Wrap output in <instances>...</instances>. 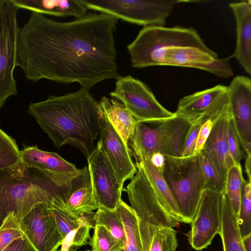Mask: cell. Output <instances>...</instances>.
<instances>
[{
  "label": "cell",
  "mask_w": 251,
  "mask_h": 251,
  "mask_svg": "<svg viewBox=\"0 0 251 251\" xmlns=\"http://www.w3.org/2000/svg\"><path fill=\"white\" fill-rule=\"evenodd\" d=\"M118 20L89 13L63 22L31 12L19 29L16 66L32 81L77 82L87 90L104 80L116 79L114 32Z\"/></svg>",
  "instance_id": "cell-1"
},
{
  "label": "cell",
  "mask_w": 251,
  "mask_h": 251,
  "mask_svg": "<svg viewBox=\"0 0 251 251\" xmlns=\"http://www.w3.org/2000/svg\"><path fill=\"white\" fill-rule=\"evenodd\" d=\"M58 148L70 145L87 158L99 135L101 114L89 90L81 88L60 96L31 103L27 111Z\"/></svg>",
  "instance_id": "cell-2"
},
{
  "label": "cell",
  "mask_w": 251,
  "mask_h": 251,
  "mask_svg": "<svg viewBox=\"0 0 251 251\" xmlns=\"http://www.w3.org/2000/svg\"><path fill=\"white\" fill-rule=\"evenodd\" d=\"M82 169L69 173L44 172L20 161L0 170V227L13 213L18 223L36 205L49 204L61 197L81 174Z\"/></svg>",
  "instance_id": "cell-3"
},
{
  "label": "cell",
  "mask_w": 251,
  "mask_h": 251,
  "mask_svg": "<svg viewBox=\"0 0 251 251\" xmlns=\"http://www.w3.org/2000/svg\"><path fill=\"white\" fill-rule=\"evenodd\" d=\"M192 123L176 116L147 122H137L134 134L128 142L135 160L149 158L155 152L181 157L185 141Z\"/></svg>",
  "instance_id": "cell-4"
},
{
  "label": "cell",
  "mask_w": 251,
  "mask_h": 251,
  "mask_svg": "<svg viewBox=\"0 0 251 251\" xmlns=\"http://www.w3.org/2000/svg\"><path fill=\"white\" fill-rule=\"evenodd\" d=\"M179 45H205L197 31L192 27L179 26L144 27L127 46L131 66L143 68L161 66L165 52Z\"/></svg>",
  "instance_id": "cell-5"
},
{
  "label": "cell",
  "mask_w": 251,
  "mask_h": 251,
  "mask_svg": "<svg viewBox=\"0 0 251 251\" xmlns=\"http://www.w3.org/2000/svg\"><path fill=\"white\" fill-rule=\"evenodd\" d=\"M165 156L162 175L180 214L190 224L204 191L199 154L188 157Z\"/></svg>",
  "instance_id": "cell-6"
},
{
  "label": "cell",
  "mask_w": 251,
  "mask_h": 251,
  "mask_svg": "<svg viewBox=\"0 0 251 251\" xmlns=\"http://www.w3.org/2000/svg\"><path fill=\"white\" fill-rule=\"evenodd\" d=\"M87 9L138 25L164 26L177 0H80Z\"/></svg>",
  "instance_id": "cell-7"
},
{
  "label": "cell",
  "mask_w": 251,
  "mask_h": 251,
  "mask_svg": "<svg viewBox=\"0 0 251 251\" xmlns=\"http://www.w3.org/2000/svg\"><path fill=\"white\" fill-rule=\"evenodd\" d=\"M135 165L137 173L123 188L130 207L143 222L172 228L177 226L179 222L169 212L141 163L136 162Z\"/></svg>",
  "instance_id": "cell-8"
},
{
  "label": "cell",
  "mask_w": 251,
  "mask_h": 251,
  "mask_svg": "<svg viewBox=\"0 0 251 251\" xmlns=\"http://www.w3.org/2000/svg\"><path fill=\"white\" fill-rule=\"evenodd\" d=\"M111 97L122 102L137 122H147L169 119L175 116L157 100L151 89L141 80L130 75L116 79Z\"/></svg>",
  "instance_id": "cell-9"
},
{
  "label": "cell",
  "mask_w": 251,
  "mask_h": 251,
  "mask_svg": "<svg viewBox=\"0 0 251 251\" xmlns=\"http://www.w3.org/2000/svg\"><path fill=\"white\" fill-rule=\"evenodd\" d=\"M19 10L11 0H5L0 19V109L8 98L17 94L14 71L20 29L17 20Z\"/></svg>",
  "instance_id": "cell-10"
},
{
  "label": "cell",
  "mask_w": 251,
  "mask_h": 251,
  "mask_svg": "<svg viewBox=\"0 0 251 251\" xmlns=\"http://www.w3.org/2000/svg\"><path fill=\"white\" fill-rule=\"evenodd\" d=\"M86 158L98 208L116 209L122 200L124 185L119 181L99 141Z\"/></svg>",
  "instance_id": "cell-11"
},
{
  "label": "cell",
  "mask_w": 251,
  "mask_h": 251,
  "mask_svg": "<svg viewBox=\"0 0 251 251\" xmlns=\"http://www.w3.org/2000/svg\"><path fill=\"white\" fill-rule=\"evenodd\" d=\"M222 194L207 189L202 192L196 213L190 223L191 228L186 234L195 250L206 249L216 235L220 234Z\"/></svg>",
  "instance_id": "cell-12"
},
{
  "label": "cell",
  "mask_w": 251,
  "mask_h": 251,
  "mask_svg": "<svg viewBox=\"0 0 251 251\" xmlns=\"http://www.w3.org/2000/svg\"><path fill=\"white\" fill-rule=\"evenodd\" d=\"M19 226L36 251H55L62 243L63 238L48 203L35 205L21 219Z\"/></svg>",
  "instance_id": "cell-13"
},
{
  "label": "cell",
  "mask_w": 251,
  "mask_h": 251,
  "mask_svg": "<svg viewBox=\"0 0 251 251\" xmlns=\"http://www.w3.org/2000/svg\"><path fill=\"white\" fill-rule=\"evenodd\" d=\"M229 109L227 86L217 85L182 98L175 114L191 123L198 119L216 121Z\"/></svg>",
  "instance_id": "cell-14"
},
{
  "label": "cell",
  "mask_w": 251,
  "mask_h": 251,
  "mask_svg": "<svg viewBox=\"0 0 251 251\" xmlns=\"http://www.w3.org/2000/svg\"><path fill=\"white\" fill-rule=\"evenodd\" d=\"M229 107L235 128L246 155H251V80L237 75L227 86Z\"/></svg>",
  "instance_id": "cell-15"
},
{
  "label": "cell",
  "mask_w": 251,
  "mask_h": 251,
  "mask_svg": "<svg viewBox=\"0 0 251 251\" xmlns=\"http://www.w3.org/2000/svg\"><path fill=\"white\" fill-rule=\"evenodd\" d=\"M100 140L104 152L122 184L137 172L129 149L101 112L100 120Z\"/></svg>",
  "instance_id": "cell-16"
},
{
  "label": "cell",
  "mask_w": 251,
  "mask_h": 251,
  "mask_svg": "<svg viewBox=\"0 0 251 251\" xmlns=\"http://www.w3.org/2000/svg\"><path fill=\"white\" fill-rule=\"evenodd\" d=\"M236 21V42L234 53L235 57L246 72L251 74V0H244L231 2Z\"/></svg>",
  "instance_id": "cell-17"
},
{
  "label": "cell",
  "mask_w": 251,
  "mask_h": 251,
  "mask_svg": "<svg viewBox=\"0 0 251 251\" xmlns=\"http://www.w3.org/2000/svg\"><path fill=\"white\" fill-rule=\"evenodd\" d=\"M231 116L229 107L214 122L202 150L213 158L225 179L228 169L234 165L229 154L227 139L228 121Z\"/></svg>",
  "instance_id": "cell-18"
},
{
  "label": "cell",
  "mask_w": 251,
  "mask_h": 251,
  "mask_svg": "<svg viewBox=\"0 0 251 251\" xmlns=\"http://www.w3.org/2000/svg\"><path fill=\"white\" fill-rule=\"evenodd\" d=\"M62 199L72 212L77 215L98 209L91 178L87 166L64 193Z\"/></svg>",
  "instance_id": "cell-19"
},
{
  "label": "cell",
  "mask_w": 251,
  "mask_h": 251,
  "mask_svg": "<svg viewBox=\"0 0 251 251\" xmlns=\"http://www.w3.org/2000/svg\"><path fill=\"white\" fill-rule=\"evenodd\" d=\"M20 9H25L42 15L81 18L87 8L80 0H11Z\"/></svg>",
  "instance_id": "cell-20"
},
{
  "label": "cell",
  "mask_w": 251,
  "mask_h": 251,
  "mask_svg": "<svg viewBox=\"0 0 251 251\" xmlns=\"http://www.w3.org/2000/svg\"><path fill=\"white\" fill-rule=\"evenodd\" d=\"M20 161L26 166L44 172L69 173L78 169L57 153L28 146L20 151Z\"/></svg>",
  "instance_id": "cell-21"
},
{
  "label": "cell",
  "mask_w": 251,
  "mask_h": 251,
  "mask_svg": "<svg viewBox=\"0 0 251 251\" xmlns=\"http://www.w3.org/2000/svg\"><path fill=\"white\" fill-rule=\"evenodd\" d=\"M100 109L127 145L132 137L136 120L119 101L102 97L99 102Z\"/></svg>",
  "instance_id": "cell-22"
},
{
  "label": "cell",
  "mask_w": 251,
  "mask_h": 251,
  "mask_svg": "<svg viewBox=\"0 0 251 251\" xmlns=\"http://www.w3.org/2000/svg\"><path fill=\"white\" fill-rule=\"evenodd\" d=\"M143 251H176L177 233L173 228L150 224L140 220Z\"/></svg>",
  "instance_id": "cell-23"
},
{
  "label": "cell",
  "mask_w": 251,
  "mask_h": 251,
  "mask_svg": "<svg viewBox=\"0 0 251 251\" xmlns=\"http://www.w3.org/2000/svg\"><path fill=\"white\" fill-rule=\"evenodd\" d=\"M219 235L223 251H246L238 225L237 217L225 192L222 195L221 227Z\"/></svg>",
  "instance_id": "cell-24"
},
{
  "label": "cell",
  "mask_w": 251,
  "mask_h": 251,
  "mask_svg": "<svg viewBox=\"0 0 251 251\" xmlns=\"http://www.w3.org/2000/svg\"><path fill=\"white\" fill-rule=\"evenodd\" d=\"M135 160L141 163L147 176L170 213L179 223L187 224L180 214L162 175L151 163L150 159L140 158Z\"/></svg>",
  "instance_id": "cell-25"
},
{
  "label": "cell",
  "mask_w": 251,
  "mask_h": 251,
  "mask_svg": "<svg viewBox=\"0 0 251 251\" xmlns=\"http://www.w3.org/2000/svg\"><path fill=\"white\" fill-rule=\"evenodd\" d=\"M116 209L124 225L126 240L124 251H143L140 231V219L129 205L122 200Z\"/></svg>",
  "instance_id": "cell-26"
},
{
  "label": "cell",
  "mask_w": 251,
  "mask_h": 251,
  "mask_svg": "<svg viewBox=\"0 0 251 251\" xmlns=\"http://www.w3.org/2000/svg\"><path fill=\"white\" fill-rule=\"evenodd\" d=\"M199 154L203 181V189L222 194L225 192V179L213 158L202 151Z\"/></svg>",
  "instance_id": "cell-27"
},
{
  "label": "cell",
  "mask_w": 251,
  "mask_h": 251,
  "mask_svg": "<svg viewBox=\"0 0 251 251\" xmlns=\"http://www.w3.org/2000/svg\"><path fill=\"white\" fill-rule=\"evenodd\" d=\"M244 182L241 164H234L227 172L224 192L237 218L239 214Z\"/></svg>",
  "instance_id": "cell-28"
},
{
  "label": "cell",
  "mask_w": 251,
  "mask_h": 251,
  "mask_svg": "<svg viewBox=\"0 0 251 251\" xmlns=\"http://www.w3.org/2000/svg\"><path fill=\"white\" fill-rule=\"evenodd\" d=\"M49 204L63 239L71 231L79 228V216L67 208L61 197L53 199Z\"/></svg>",
  "instance_id": "cell-29"
},
{
  "label": "cell",
  "mask_w": 251,
  "mask_h": 251,
  "mask_svg": "<svg viewBox=\"0 0 251 251\" xmlns=\"http://www.w3.org/2000/svg\"><path fill=\"white\" fill-rule=\"evenodd\" d=\"M96 225L104 226L115 238L125 244V229L121 216L117 209L111 210L103 207L97 209L95 214Z\"/></svg>",
  "instance_id": "cell-30"
},
{
  "label": "cell",
  "mask_w": 251,
  "mask_h": 251,
  "mask_svg": "<svg viewBox=\"0 0 251 251\" xmlns=\"http://www.w3.org/2000/svg\"><path fill=\"white\" fill-rule=\"evenodd\" d=\"M91 251H120L124 249V242L114 237L103 226L96 225L92 237L89 240Z\"/></svg>",
  "instance_id": "cell-31"
},
{
  "label": "cell",
  "mask_w": 251,
  "mask_h": 251,
  "mask_svg": "<svg viewBox=\"0 0 251 251\" xmlns=\"http://www.w3.org/2000/svg\"><path fill=\"white\" fill-rule=\"evenodd\" d=\"M238 225L242 238L251 234V181L245 180Z\"/></svg>",
  "instance_id": "cell-32"
},
{
  "label": "cell",
  "mask_w": 251,
  "mask_h": 251,
  "mask_svg": "<svg viewBox=\"0 0 251 251\" xmlns=\"http://www.w3.org/2000/svg\"><path fill=\"white\" fill-rule=\"evenodd\" d=\"M20 161V151L16 141L0 129V170L14 166Z\"/></svg>",
  "instance_id": "cell-33"
},
{
  "label": "cell",
  "mask_w": 251,
  "mask_h": 251,
  "mask_svg": "<svg viewBox=\"0 0 251 251\" xmlns=\"http://www.w3.org/2000/svg\"><path fill=\"white\" fill-rule=\"evenodd\" d=\"M17 219L13 213H10L0 227V251H2L14 240L22 237Z\"/></svg>",
  "instance_id": "cell-34"
},
{
  "label": "cell",
  "mask_w": 251,
  "mask_h": 251,
  "mask_svg": "<svg viewBox=\"0 0 251 251\" xmlns=\"http://www.w3.org/2000/svg\"><path fill=\"white\" fill-rule=\"evenodd\" d=\"M227 139L228 148L234 164H240L246 156L240 143L232 115L228 121Z\"/></svg>",
  "instance_id": "cell-35"
},
{
  "label": "cell",
  "mask_w": 251,
  "mask_h": 251,
  "mask_svg": "<svg viewBox=\"0 0 251 251\" xmlns=\"http://www.w3.org/2000/svg\"><path fill=\"white\" fill-rule=\"evenodd\" d=\"M231 57L230 56L223 58H218L210 63L198 65L195 68L207 71L222 78H228L233 75L230 63Z\"/></svg>",
  "instance_id": "cell-36"
},
{
  "label": "cell",
  "mask_w": 251,
  "mask_h": 251,
  "mask_svg": "<svg viewBox=\"0 0 251 251\" xmlns=\"http://www.w3.org/2000/svg\"><path fill=\"white\" fill-rule=\"evenodd\" d=\"M204 123L201 119L193 122L186 136L181 157H188L193 154L198 134L200 128Z\"/></svg>",
  "instance_id": "cell-37"
},
{
  "label": "cell",
  "mask_w": 251,
  "mask_h": 251,
  "mask_svg": "<svg viewBox=\"0 0 251 251\" xmlns=\"http://www.w3.org/2000/svg\"><path fill=\"white\" fill-rule=\"evenodd\" d=\"M216 121L209 119L202 124L198 134L193 154H198L202 151Z\"/></svg>",
  "instance_id": "cell-38"
},
{
  "label": "cell",
  "mask_w": 251,
  "mask_h": 251,
  "mask_svg": "<svg viewBox=\"0 0 251 251\" xmlns=\"http://www.w3.org/2000/svg\"><path fill=\"white\" fill-rule=\"evenodd\" d=\"M2 251H36L24 235L11 242Z\"/></svg>",
  "instance_id": "cell-39"
},
{
  "label": "cell",
  "mask_w": 251,
  "mask_h": 251,
  "mask_svg": "<svg viewBox=\"0 0 251 251\" xmlns=\"http://www.w3.org/2000/svg\"><path fill=\"white\" fill-rule=\"evenodd\" d=\"M151 163L162 174L165 164V156L159 152L153 153L150 158Z\"/></svg>",
  "instance_id": "cell-40"
},
{
  "label": "cell",
  "mask_w": 251,
  "mask_h": 251,
  "mask_svg": "<svg viewBox=\"0 0 251 251\" xmlns=\"http://www.w3.org/2000/svg\"><path fill=\"white\" fill-rule=\"evenodd\" d=\"M246 159L245 161V167L246 174L248 176V180L251 181V155H246Z\"/></svg>",
  "instance_id": "cell-41"
},
{
  "label": "cell",
  "mask_w": 251,
  "mask_h": 251,
  "mask_svg": "<svg viewBox=\"0 0 251 251\" xmlns=\"http://www.w3.org/2000/svg\"><path fill=\"white\" fill-rule=\"evenodd\" d=\"M243 243L246 251H251V234L242 238Z\"/></svg>",
  "instance_id": "cell-42"
},
{
  "label": "cell",
  "mask_w": 251,
  "mask_h": 251,
  "mask_svg": "<svg viewBox=\"0 0 251 251\" xmlns=\"http://www.w3.org/2000/svg\"><path fill=\"white\" fill-rule=\"evenodd\" d=\"M5 2V0H0V19L2 14Z\"/></svg>",
  "instance_id": "cell-43"
},
{
  "label": "cell",
  "mask_w": 251,
  "mask_h": 251,
  "mask_svg": "<svg viewBox=\"0 0 251 251\" xmlns=\"http://www.w3.org/2000/svg\"><path fill=\"white\" fill-rule=\"evenodd\" d=\"M68 251H77V249H76V248L75 247H71ZM84 251H91L90 250H86Z\"/></svg>",
  "instance_id": "cell-44"
},
{
  "label": "cell",
  "mask_w": 251,
  "mask_h": 251,
  "mask_svg": "<svg viewBox=\"0 0 251 251\" xmlns=\"http://www.w3.org/2000/svg\"><path fill=\"white\" fill-rule=\"evenodd\" d=\"M61 251V248H58L56 251Z\"/></svg>",
  "instance_id": "cell-45"
},
{
  "label": "cell",
  "mask_w": 251,
  "mask_h": 251,
  "mask_svg": "<svg viewBox=\"0 0 251 251\" xmlns=\"http://www.w3.org/2000/svg\"><path fill=\"white\" fill-rule=\"evenodd\" d=\"M124 251V249H122V250H121V251Z\"/></svg>",
  "instance_id": "cell-46"
}]
</instances>
